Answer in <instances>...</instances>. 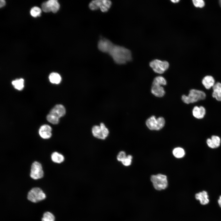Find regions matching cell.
Returning a JSON list of instances; mask_svg holds the SVG:
<instances>
[{"label": "cell", "instance_id": "1", "mask_svg": "<svg viewBox=\"0 0 221 221\" xmlns=\"http://www.w3.org/2000/svg\"><path fill=\"white\" fill-rule=\"evenodd\" d=\"M108 53L117 64H125L132 59L130 51L120 46L114 45Z\"/></svg>", "mask_w": 221, "mask_h": 221}, {"label": "cell", "instance_id": "2", "mask_svg": "<svg viewBox=\"0 0 221 221\" xmlns=\"http://www.w3.org/2000/svg\"><path fill=\"white\" fill-rule=\"evenodd\" d=\"M206 95L203 91L192 89L189 91L188 95H183L182 100L185 103L189 104L196 102L206 98Z\"/></svg>", "mask_w": 221, "mask_h": 221}, {"label": "cell", "instance_id": "3", "mask_svg": "<svg viewBox=\"0 0 221 221\" xmlns=\"http://www.w3.org/2000/svg\"><path fill=\"white\" fill-rule=\"evenodd\" d=\"M150 180L154 188L157 190H165L168 187L167 178L165 175L161 174L153 175L151 177Z\"/></svg>", "mask_w": 221, "mask_h": 221}, {"label": "cell", "instance_id": "4", "mask_svg": "<svg viewBox=\"0 0 221 221\" xmlns=\"http://www.w3.org/2000/svg\"><path fill=\"white\" fill-rule=\"evenodd\" d=\"M165 122L163 118L159 117L157 118L155 116H152L147 120L146 124L150 130H159L164 126Z\"/></svg>", "mask_w": 221, "mask_h": 221}, {"label": "cell", "instance_id": "5", "mask_svg": "<svg viewBox=\"0 0 221 221\" xmlns=\"http://www.w3.org/2000/svg\"><path fill=\"white\" fill-rule=\"evenodd\" d=\"M46 198V195L40 188L35 187L32 188L28 192L27 199L33 203H37L42 200Z\"/></svg>", "mask_w": 221, "mask_h": 221}, {"label": "cell", "instance_id": "6", "mask_svg": "<svg viewBox=\"0 0 221 221\" xmlns=\"http://www.w3.org/2000/svg\"><path fill=\"white\" fill-rule=\"evenodd\" d=\"M111 2L108 0H95L92 1L89 4V8L92 10L100 9L103 12L107 11L110 9Z\"/></svg>", "mask_w": 221, "mask_h": 221}, {"label": "cell", "instance_id": "7", "mask_svg": "<svg viewBox=\"0 0 221 221\" xmlns=\"http://www.w3.org/2000/svg\"><path fill=\"white\" fill-rule=\"evenodd\" d=\"M150 67L156 73L162 74L169 68V63L165 61H161L158 59L152 61L149 64Z\"/></svg>", "mask_w": 221, "mask_h": 221}, {"label": "cell", "instance_id": "8", "mask_svg": "<svg viewBox=\"0 0 221 221\" xmlns=\"http://www.w3.org/2000/svg\"><path fill=\"white\" fill-rule=\"evenodd\" d=\"M44 174L41 164L37 161L34 162L31 166V177L34 180L38 179L43 176Z\"/></svg>", "mask_w": 221, "mask_h": 221}, {"label": "cell", "instance_id": "9", "mask_svg": "<svg viewBox=\"0 0 221 221\" xmlns=\"http://www.w3.org/2000/svg\"><path fill=\"white\" fill-rule=\"evenodd\" d=\"M114 44L110 40L103 39H101L98 44L99 49L103 52L108 53Z\"/></svg>", "mask_w": 221, "mask_h": 221}, {"label": "cell", "instance_id": "10", "mask_svg": "<svg viewBox=\"0 0 221 221\" xmlns=\"http://www.w3.org/2000/svg\"><path fill=\"white\" fill-rule=\"evenodd\" d=\"M52 129L49 125L45 124L41 126L39 130V134L40 137L44 139H48L52 136Z\"/></svg>", "mask_w": 221, "mask_h": 221}, {"label": "cell", "instance_id": "11", "mask_svg": "<svg viewBox=\"0 0 221 221\" xmlns=\"http://www.w3.org/2000/svg\"><path fill=\"white\" fill-rule=\"evenodd\" d=\"M49 113L60 118L65 114L66 109L63 105L60 104H57L51 109Z\"/></svg>", "mask_w": 221, "mask_h": 221}, {"label": "cell", "instance_id": "12", "mask_svg": "<svg viewBox=\"0 0 221 221\" xmlns=\"http://www.w3.org/2000/svg\"><path fill=\"white\" fill-rule=\"evenodd\" d=\"M195 198L197 200H199L200 203L202 205H206L209 202L208 193L205 191H203L196 193Z\"/></svg>", "mask_w": 221, "mask_h": 221}, {"label": "cell", "instance_id": "13", "mask_svg": "<svg viewBox=\"0 0 221 221\" xmlns=\"http://www.w3.org/2000/svg\"><path fill=\"white\" fill-rule=\"evenodd\" d=\"M193 116L198 119H201L203 118L206 113L205 108L203 106H195L193 108L192 111Z\"/></svg>", "mask_w": 221, "mask_h": 221}, {"label": "cell", "instance_id": "14", "mask_svg": "<svg viewBox=\"0 0 221 221\" xmlns=\"http://www.w3.org/2000/svg\"><path fill=\"white\" fill-rule=\"evenodd\" d=\"M151 92L154 95L157 97L163 96L165 93L164 88L161 86L155 84H152Z\"/></svg>", "mask_w": 221, "mask_h": 221}, {"label": "cell", "instance_id": "15", "mask_svg": "<svg viewBox=\"0 0 221 221\" xmlns=\"http://www.w3.org/2000/svg\"><path fill=\"white\" fill-rule=\"evenodd\" d=\"M212 96L218 101H221V83L217 82L212 87Z\"/></svg>", "mask_w": 221, "mask_h": 221}, {"label": "cell", "instance_id": "16", "mask_svg": "<svg viewBox=\"0 0 221 221\" xmlns=\"http://www.w3.org/2000/svg\"><path fill=\"white\" fill-rule=\"evenodd\" d=\"M215 81L213 77L210 76H205L202 80V83L205 87L207 89L213 87Z\"/></svg>", "mask_w": 221, "mask_h": 221}, {"label": "cell", "instance_id": "17", "mask_svg": "<svg viewBox=\"0 0 221 221\" xmlns=\"http://www.w3.org/2000/svg\"><path fill=\"white\" fill-rule=\"evenodd\" d=\"M91 132L93 136L97 139L102 140L106 139L102 133L99 125L93 126L91 129Z\"/></svg>", "mask_w": 221, "mask_h": 221}, {"label": "cell", "instance_id": "18", "mask_svg": "<svg viewBox=\"0 0 221 221\" xmlns=\"http://www.w3.org/2000/svg\"><path fill=\"white\" fill-rule=\"evenodd\" d=\"M46 3L51 11L56 13L59 10L60 6L56 0H49L46 2Z\"/></svg>", "mask_w": 221, "mask_h": 221}, {"label": "cell", "instance_id": "19", "mask_svg": "<svg viewBox=\"0 0 221 221\" xmlns=\"http://www.w3.org/2000/svg\"><path fill=\"white\" fill-rule=\"evenodd\" d=\"M49 79L52 83L58 84L61 81V77L59 74L56 72H53L49 75Z\"/></svg>", "mask_w": 221, "mask_h": 221}, {"label": "cell", "instance_id": "20", "mask_svg": "<svg viewBox=\"0 0 221 221\" xmlns=\"http://www.w3.org/2000/svg\"><path fill=\"white\" fill-rule=\"evenodd\" d=\"M51 159L54 162L60 163L63 162L64 160V156L56 152L53 153L51 156Z\"/></svg>", "mask_w": 221, "mask_h": 221}, {"label": "cell", "instance_id": "21", "mask_svg": "<svg viewBox=\"0 0 221 221\" xmlns=\"http://www.w3.org/2000/svg\"><path fill=\"white\" fill-rule=\"evenodd\" d=\"M12 84L16 89L21 90L24 87V80L22 78L16 79L12 82Z\"/></svg>", "mask_w": 221, "mask_h": 221}, {"label": "cell", "instance_id": "22", "mask_svg": "<svg viewBox=\"0 0 221 221\" xmlns=\"http://www.w3.org/2000/svg\"><path fill=\"white\" fill-rule=\"evenodd\" d=\"M173 153L176 157L180 158L184 156L185 151L183 148L180 147H177L173 150Z\"/></svg>", "mask_w": 221, "mask_h": 221}, {"label": "cell", "instance_id": "23", "mask_svg": "<svg viewBox=\"0 0 221 221\" xmlns=\"http://www.w3.org/2000/svg\"><path fill=\"white\" fill-rule=\"evenodd\" d=\"M167 84L166 80L163 76H159L156 77L154 79L152 84L160 86L165 85Z\"/></svg>", "mask_w": 221, "mask_h": 221}, {"label": "cell", "instance_id": "24", "mask_svg": "<svg viewBox=\"0 0 221 221\" xmlns=\"http://www.w3.org/2000/svg\"><path fill=\"white\" fill-rule=\"evenodd\" d=\"M46 118L48 122L53 124H57L59 122L60 118L50 113L47 115Z\"/></svg>", "mask_w": 221, "mask_h": 221}, {"label": "cell", "instance_id": "25", "mask_svg": "<svg viewBox=\"0 0 221 221\" xmlns=\"http://www.w3.org/2000/svg\"><path fill=\"white\" fill-rule=\"evenodd\" d=\"M41 220L42 221H54L55 217L51 213L47 211L44 214Z\"/></svg>", "mask_w": 221, "mask_h": 221}, {"label": "cell", "instance_id": "26", "mask_svg": "<svg viewBox=\"0 0 221 221\" xmlns=\"http://www.w3.org/2000/svg\"><path fill=\"white\" fill-rule=\"evenodd\" d=\"M41 12V9L40 8L34 6L31 9L30 14L33 17H36L40 15Z\"/></svg>", "mask_w": 221, "mask_h": 221}, {"label": "cell", "instance_id": "27", "mask_svg": "<svg viewBox=\"0 0 221 221\" xmlns=\"http://www.w3.org/2000/svg\"><path fill=\"white\" fill-rule=\"evenodd\" d=\"M99 126L103 134L105 137L106 138L107 137L109 134V131L108 129L103 123H101Z\"/></svg>", "mask_w": 221, "mask_h": 221}, {"label": "cell", "instance_id": "28", "mask_svg": "<svg viewBox=\"0 0 221 221\" xmlns=\"http://www.w3.org/2000/svg\"><path fill=\"white\" fill-rule=\"evenodd\" d=\"M132 157L131 155L127 156L126 158L121 162L124 166H127L130 165L131 163Z\"/></svg>", "mask_w": 221, "mask_h": 221}, {"label": "cell", "instance_id": "29", "mask_svg": "<svg viewBox=\"0 0 221 221\" xmlns=\"http://www.w3.org/2000/svg\"><path fill=\"white\" fill-rule=\"evenodd\" d=\"M211 141L216 148L219 146L220 143V139L218 136L213 135L211 138Z\"/></svg>", "mask_w": 221, "mask_h": 221}, {"label": "cell", "instance_id": "30", "mask_svg": "<svg viewBox=\"0 0 221 221\" xmlns=\"http://www.w3.org/2000/svg\"><path fill=\"white\" fill-rule=\"evenodd\" d=\"M192 1L194 5L196 7L202 8L205 5L204 2L203 0H193Z\"/></svg>", "mask_w": 221, "mask_h": 221}, {"label": "cell", "instance_id": "31", "mask_svg": "<svg viewBox=\"0 0 221 221\" xmlns=\"http://www.w3.org/2000/svg\"><path fill=\"white\" fill-rule=\"evenodd\" d=\"M125 152L123 151H120L117 156V159L118 161L122 162L126 157Z\"/></svg>", "mask_w": 221, "mask_h": 221}, {"label": "cell", "instance_id": "32", "mask_svg": "<svg viewBox=\"0 0 221 221\" xmlns=\"http://www.w3.org/2000/svg\"><path fill=\"white\" fill-rule=\"evenodd\" d=\"M42 10L45 12L47 13L51 11L50 9L47 5L46 2H43L41 5Z\"/></svg>", "mask_w": 221, "mask_h": 221}, {"label": "cell", "instance_id": "33", "mask_svg": "<svg viewBox=\"0 0 221 221\" xmlns=\"http://www.w3.org/2000/svg\"><path fill=\"white\" fill-rule=\"evenodd\" d=\"M207 143L208 146L210 148L212 149L216 148L211 139L208 138L207 140Z\"/></svg>", "mask_w": 221, "mask_h": 221}, {"label": "cell", "instance_id": "34", "mask_svg": "<svg viewBox=\"0 0 221 221\" xmlns=\"http://www.w3.org/2000/svg\"><path fill=\"white\" fill-rule=\"evenodd\" d=\"M6 4L5 1L4 0H1L0 2V7L1 8L4 6Z\"/></svg>", "mask_w": 221, "mask_h": 221}, {"label": "cell", "instance_id": "35", "mask_svg": "<svg viewBox=\"0 0 221 221\" xmlns=\"http://www.w3.org/2000/svg\"><path fill=\"white\" fill-rule=\"evenodd\" d=\"M218 202L219 206L221 208V195L219 196L218 200Z\"/></svg>", "mask_w": 221, "mask_h": 221}, {"label": "cell", "instance_id": "36", "mask_svg": "<svg viewBox=\"0 0 221 221\" xmlns=\"http://www.w3.org/2000/svg\"><path fill=\"white\" fill-rule=\"evenodd\" d=\"M171 1L173 3H176L180 1L179 0H171Z\"/></svg>", "mask_w": 221, "mask_h": 221}, {"label": "cell", "instance_id": "37", "mask_svg": "<svg viewBox=\"0 0 221 221\" xmlns=\"http://www.w3.org/2000/svg\"><path fill=\"white\" fill-rule=\"evenodd\" d=\"M219 4L220 7H221V0L219 1Z\"/></svg>", "mask_w": 221, "mask_h": 221}]
</instances>
